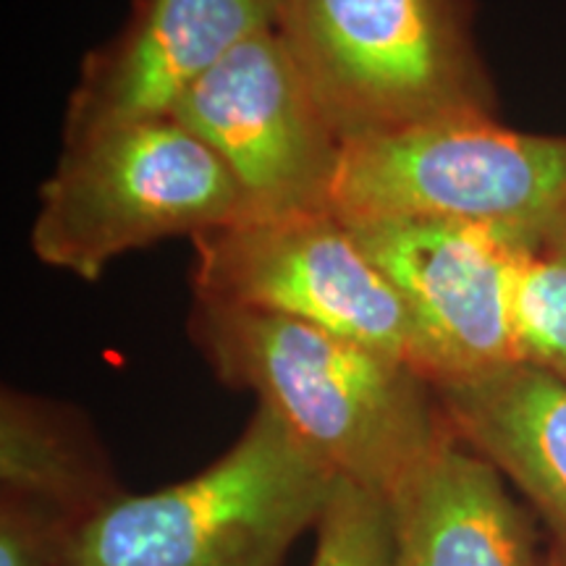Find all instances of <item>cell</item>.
<instances>
[{
  "mask_svg": "<svg viewBox=\"0 0 566 566\" xmlns=\"http://www.w3.org/2000/svg\"><path fill=\"white\" fill-rule=\"evenodd\" d=\"M197 349L338 475L396 499L454 438L433 380L405 359L292 317L197 302Z\"/></svg>",
  "mask_w": 566,
  "mask_h": 566,
  "instance_id": "1",
  "label": "cell"
},
{
  "mask_svg": "<svg viewBox=\"0 0 566 566\" xmlns=\"http://www.w3.org/2000/svg\"><path fill=\"white\" fill-rule=\"evenodd\" d=\"M338 472L260 405L226 454L181 483L118 495L63 566H283Z\"/></svg>",
  "mask_w": 566,
  "mask_h": 566,
  "instance_id": "2",
  "label": "cell"
},
{
  "mask_svg": "<svg viewBox=\"0 0 566 566\" xmlns=\"http://www.w3.org/2000/svg\"><path fill=\"white\" fill-rule=\"evenodd\" d=\"M275 30L342 142L493 116L470 0H279Z\"/></svg>",
  "mask_w": 566,
  "mask_h": 566,
  "instance_id": "3",
  "label": "cell"
},
{
  "mask_svg": "<svg viewBox=\"0 0 566 566\" xmlns=\"http://www.w3.org/2000/svg\"><path fill=\"white\" fill-rule=\"evenodd\" d=\"M344 223L483 226L541 252L566 216V137L451 116L344 142L331 195Z\"/></svg>",
  "mask_w": 566,
  "mask_h": 566,
  "instance_id": "4",
  "label": "cell"
},
{
  "mask_svg": "<svg viewBox=\"0 0 566 566\" xmlns=\"http://www.w3.org/2000/svg\"><path fill=\"white\" fill-rule=\"evenodd\" d=\"M242 195L218 155L174 118L69 142L40 189L34 258L82 281L168 237L239 223Z\"/></svg>",
  "mask_w": 566,
  "mask_h": 566,
  "instance_id": "5",
  "label": "cell"
},
{
  "mask_svg": "<svg viewBox=\"0 0 566 566\" xmlns=\"http://www.w3.org/2000/svg\"><path fill=\"white\" fill-rule=\"evenodd\" d=\"M192 242L197 302L310 323L405 359L430 378L407 304L331 210L239 221Z\"/></svg>",
  "mask_w": 566,
  "mask_h": 566,
  "instance_id": "6",
  "label": "cell"
},
{
  "mask_svg": "<svg viewBox=\"0 0 566 566\" xmlns=\"http://www.w3.org/2000/svg\"><path fill=\"white\" fill-rule=\"evenodd\" d=\"M171 118L229 168L242 221L331 210L344 142L275 27L226 55Z\"/></svg>",
  "mask_w": 566,
  "mask_h": 566,
  "instance_id": "7",
  "label": "cell"
},
{
  "mask_svg": "<svg viewBox=\"0 0 566 566\" xmlns=\"http://www.w3.org/2000/svg\"><path fill=\"white\" fill-rule=\"evenodd\" d=\"M346 226L407 304L433 386L520 363L512 292L533 250L483 226L428 218Z\"/></svg>",
  "mask_w": 566,
  "mask_h": 566,
  "instance_id": "8",
  "label": "cell"
},
{
  "mask_svg": "<svg viewBox=\"0 0 566 566\" xmlns=\"http://www.w3.org/2000/svg\"><path fill=\"white\" fill-rule=\"evenodd\" d=\"M275 21L279 0H134L122 32L84 61L66 111V145L171 118L197 82Z\"/></svg>",
  "mask_w": 566,
  "mask_h": 566,
  "instance_id": "9",
  "label": "cell"
},
{
  "mask_svg": "<svg viewBox=\"0 0 566 566\" xmlns=\"http://www.w3.org/2000/svg\"><path fill=\"white\" fill-rule=\"evenodd\" d=\"M454 436L512 480L548 533V566H566V384L509 363L436 384Z\"/></svg>",
  "mask_w": 566,
  "mask_h": 566,
  "instance_id": "10",
  "label": "cell"
},
{
  "mask_svg": "<svg viewBox=\"0 0 566 566\" xmlns=\"http://www.w3.org/2000/svg\"><path fill=\"white\" fill-rule=\"evenodd\" d=\"M396 566H543L527 509L504 475L449 438L391 499Z\"/></svg>",
  "mask_w": 566,
  "mask_h": 566,
  "instance_id": "11",
  "label": "cell"
},
{
  "mask_svg": "<svg viewBox=\"0 0 566 566\" xmlns=\"http://www.w3.org/2000/svg\"><path fill=\"white\" fill-rule=\"evenodd\" d=\"M0 485L76 525L124 495L84 417L13 388L0 396Z\"/></svg>",
  "mask_w": 566,
  "mask_h": 566,
  "instance_id": "12",
  "label": "cell"
},
{
  "mask_svg": "<svg viewBox=\"0 0 566 566\" xmlns=\"http://www.w3.org/2000/svg\"><path fill=\"white\" fill-rule=\"evenodd\" d=\"M310 566H396V512L391 499L336 475L315 525Z\"/></svg>",
  "mask_w": 566,
  "mask_h": 566,
  "instance_id": "13",
  "label": "cell"
},
{
  "mask_svg": "<svg viewBox=\"0 0 566 566\" xmlns=\"http://www.w3.org/2000/svg\"><path fill=\"white\" fill-rule=\"evenodd\" d=\"M512 321L520 363L566 384V254L525 252L514 275Z\"/></svg>",
  "mask_w": 566,
  "mask_h": 566,
  "instance_id": "14",
  "label": "cell"
},
{
  "mask_svg": "<svg viewBox=\"0 0 566 566\" xmlns=\"http://www.w3.org/2000/svg\"><path fill=\"white\" fill-rule=\"evenodd\" d=\"M80 527L53 509L0 495V566H63Z\"/></svg>",
  "mask_w": 566,
  "mask_h": 566,
  "instance_id": "15",
  "label": "cell"
},
{
  "mask_svg": "<svg viewBox=\"0 0 566 566\" xmlns=\"http://www.w3.org/2000/svg\"><path fill=\"white\" fill-rule=\"evenodd\" d=\"M543 250L566 254V216L562 218V223L556 226V231L551 233V239L546 242V247H543Z\"/></svg>",
  "mask_w": 566,
  "mask_h": 566,
  "instance_id": "16",
  "label": "cell"
},
{
  "mask_svg": "<svg viewBox=\"0 0 566 566\" xmlns=\"http://www.w3.org/2000/svg\"><path fill=\"white\" fill-rule=\"evenodd\" d=\"M543 566H548V562H546V564H543Z\"/></svg>",
  "mask_w": 566,
  "mask_h": 566,
  "instance_id": "17",
  "label": "cell"
}]
</instances>
